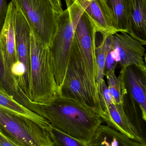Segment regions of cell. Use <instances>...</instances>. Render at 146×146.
<instances>
[{
    "instance_id": "7c38bea8",
    "label": "cell",
    "mask_w": 146,
    "mask_h": 146,
    "mask_svg": "<svg viewBox=\"0 0 146 146\" xmlns=\"http://www.w3.org/2000/svg\"><path fill=\"white\" fill-rule=\"evenodd\" d=\"M124 80L128 93L137 103L144 121H146V72L135 66L124 69Z\"/></svg>"
},
{
    "instance_id": "30bf717a",
    "label": "cell",
    "mask_w": 146,
    "mask_h": 146,
    "mask_svg": "<svg viewBox=\"0 0 146 146\" xmlns=\"http://www.w3.org/2000/svg\"><path fill=\"white\" fill-rule=\"evenodd\" d=\"M86 12L103 36L119 33L111 9L106 0H72Z\"/></svg>"
},
{
    "instance_id": "6da1fadb",
    "label": "cell",
    "mask_w": 146,
    "mask_h": 146,
    "mask_svg": "<svg viewBox=\"0 0 146 146\" xmlns=\"http://www.w3.org/2000/svg\"><path fill=\"white\" fill-rule=\"evenodd\" d=\"M37 114L62 133L88 144L103 120L97 111L76 101L58 96L45 104H37Z\"/></svg>"
},
{
    "instance_id": "cb8c5ba5",
    "label": "cell",
    "mask_w": 146,
    "mask_h": 146,
    "mask_svg": "<svg viewBox=\"0 0 146 146\" xmlns=\"http://www.w3.org/2000/svg\"><path fill=\"white\" fill-rule=\"evenodd\" d=\"M0 146H19L8 138L0 133Z\"/></svg>"
},
{
    "instance_id": "2e32d148",
    "label": "cell",
    "mask_w": 146,
    "mask_h": 146,
    "mask_svg": "<svg viewBox=\"0 0 146 146\" xmlns=\"http://www.w3.org/2000/svg\"><path fill=\"white\" fill-rule=\"evenodd\" d=\"M0 86L5 89L16 101L35 112L36 104L25 94L18 82L10 76L5 70L0 53Z\"/></svg>"
},
{
    "instance_id": "9a60e30c",
    "label": "cell",
    "mask_w": 146,
    "mask_h": 146,
    "mask_svg": "<svg viewBox=\"0 0 146 146\" xmlns=\"http://www.w3.org/2000/svg\"><path fill=\"white\" fill-rule=\"evenodd\" d=\"M130 34L146 44V0H129Z\"/></svg>"
},
{
    "instance_id": "8992f818",
    "label": "cell",
    "mask_w": 146,
    "mask_h": 146,
    "mask_svg": "<svg viewBox=\"0 0 146 146\" xmlns=\"http://www.w3.org/2000/svg\"><path fill=\"white\" fill-rule=\"evenodd\" d=\"M32 31L50 47L57 30V12L49 0H10Z\"/></svg>"
},
{
    "instance_id": "8fae6325",
    "label": "cell",
    "mask_w": 146,
    "mask_h": 146,
    "mask_svg": "<svg viewBox=\"0 0 146 146\" xmlns=\"http://www.w3.org/2000/svg\"><path fill=\"white\" fill-rule=\"evenodd\" d=\"M16 9L15 25L16 52L19 61L24 69L26 94L29 98L31 30L22 13L17 8Z\"/></svg>"
},
{
    "instance_id": "277c9868",
    "label": "cell",
    "mask_w": 146,
    "mask_h": 146,
    "mask_svg": "<svg viewBox=\"0 0 146 146\" xmlns=\"http://www.w3.org/2000/svg\"><path fill=\"white\" fill-rule=\"evenodd\" d=\"M65 1L72 21L74 36L87 74L92 85L97 89L96 26L79 5L72 0Z\"/></svg>"
},
{
    "instance_id": "5b68a950",
    "label": "cell",
    "mask_w": 146,
    "mask_h": 146,
    "mask_svg": "<svg viewBox=\"0 0 146 146\" xmlns=\"http://www.w3.org/2000/svg\"><path fill=\"white\" fill-rule=\"evenodd\" d=\"M0 132L19 146H54L49 131L0 108Z\"/></svg>"
},
{
    "instance_id": "e0dca14e",
    "label": "cell",
    "mask_w": 146,
    "mask_h": 146,
    "mask_svg": "<svg viewBox=\"0 0 146 146\" xmlns=\"http://www.w3.org/2000/svg\"><path fill=\"white\" fill-rule=\"evenodd\" d=\"M106 1L112 10L117 30L130 34L129 0Z\"/></svg>"
},
{
    "instance_id": "603a6c76",
    "label": "cell",
    "mask_w": 146,
    "mask_h": 146,
    "mask_svg": "<svg viewBox=\"0 0 146 146\" xmlns=\"http://www.w3.org/2000/svg\"><path fill=\"white\" fill-rule=\"evenodd\" d=\"M7 0H0V33L4 25L8 9Z\"/></svg>"
},
{
    "instance_id": "7402d4cb",
    "label": "cell",
    "mask_w": 146,
    "mask_h": 146,
    "mask_svg": "<svg viewBox=\"0 0 146 146\" xmlns=\"http://www.w3.org/2000/svg\"><path fill=\"white\" fill-rule=\"evenodd\" d=\"M117 64L118 62L117 60L113 48H112L110 50L106 58L105 65V74L115 71Z\"/></svg>"
},
{
    "instance_id": "3957f363",
    "label": "cell",
    "mask_w": 146,
    "mask_h": 146,
    "mask_svg": "<svg viewBox=\"0 0 146 146\" xmlns=\"http://www.w3.org/2000/svg\"><path fill=\"white\" fill-rule=\"evenodd\" d=\"M59 96L93 108L97 113L100 110L97 91L87 74L74 36Z\"/></svg>"
},
{
    "instance_id": "9c48e42d",
    "label": "cell",
    "mask_w": 146,
    "mask_h": 146,
    "mask_svg": "<svg viewBox=\"0 0 146 146\" xmlns=\"http://www.w3.org/2000/svg\"><path fill=\"white\" fill-rule=\"evenodd\" d=\"M112 47L121 68L135 66L146 72L145 44L126 32L111 36Z\"/></svg>"
},
{
    "instance_id": "4fadbf2b",
    "label": "cell",
    "mask_w": 146,
    "mask_h": 146,
    "mask_svg": "<svg viewBox=\"0 0 146 146\" xmlns=\"http://www.w3.org/2000/svg\"><path fill=\"white\" fill-rule=\"evenodd\" d=\"M88 146H146L107 125H101Z\"/></svg>"
},
{
    "instance_id": "d4e9b609",
    "label": "cell",
    "mask_w": 146,
    "mask_h": 146,
    "mask_svg": "<svg viewBox=\"0 0 146 146\" xmlns=\"http://www.w3.org/2000/svg\"><path fill=\"white\" fill-rule=\"evenodd\" d=\"M54 9L57 13H61L63 11L61 0H49Z\"/></svg>"
},
{
    "instance_id": "ba28073f",
    "label": "cell",
    "mask_w": 146,
    "mask_h": 146,
    "mask_svg": "<svg viewBox=\"0 0 146 146\" xmlns=\"http://www.w3.org/2000/svg\"><path fill=\"white\" fill-rule=\"evenodd\" d=\"M16 12L15 5L9 2L6 20L0 33V53L6 72L18 82L25 94L24 69L18 60L15 45Z\"/></svg>"
},
{
    "instance_id": "5bb4252c",
    "label": "cell",
    "mask_w": 146,
    "mask_h": 146,
    "mask_svg": "<svg viewBox=\"0 0 146 146\" xmlns=\"http://www.w3.org/2000/svg\"><path fill=\"white\" fill-rule=\"evenodd\" d=\"M0 108L17 115L27 118L49 131L50 123L46 119L18 103L5 89L0 86Z\"/></svg>"
},
{
    "instance_id": "52a82bcc",
    "label": "cell",
    "mask_w": 146,
    "mask_h": 146,
    "mask_svg": "<svg viewBox=\"0 0 146 146\" xmlns=\"http://www.w3.org/2000/svg\"><path fill=\"white\" fill-rule=\"evenodd\" d=\"M57 30L50 46L58 93L67 70L74 38L72 21L67 9L57 14Z\"/></svg>"
},
{
    "instance_id": "ffe728a7",
    "label": "cell",
    "mask_w": 146,
    "mask_h": 146,
    "mask_svg": "<svg viewBox=\"0 0 146 146\" xmlns=\"http://www.w3.org/2000/svg\"><path fill=\"white\" fill-rule=\"evenodd\" d=\"M49 133L54 146H88L87 143L69 136L52 126Z\"/></svg>"
},
{
    "instance_id": "484cf974",
    "label": "cell",
    "mask_w": 146,
    "mask_h": 146,
    "mask_svg": "<svg viewBox=\"0 0 146 146\" xmlns=\"http://www.w3.org/2000/svg\"><path fill=\"white\" fill-rule=\"evenodd\" d=\"M0 133H1V132H0Z\"/></svg>"
},
{
    "instance_id": "44dd1931",
    "label": "cell",
    "mask_w": 146,
    "mask_h": 146,
    "mask_svg": "<svg viewBox=\"0 0 146 146\" xmlns=\"http://www.w3.org/2000/svg\"><path fill=\"white\" fill-rule=\"evenodd\" d=\"M98 92L100 106V110L98 114L101 117L103 115L108 111L110 106L115 103L111 98L108 86L106 85L104 79L100 83Z\"/></svg>"
},
{
    "instance_id": "ac0fdd59",
    "label": "cell",
    "mask_w": 146,
    "mask_h": 146,
    "mask_svg": "<svg viewBox=\"0 0 146 146\" xmlns=\"http://www.w3.org/2000/svg\"><path fill=\"white\" fill-rule=\"evenodd\" d=\"M108 87L114 103L123 104L124 97L128 93L124 80V69L121 68L119 76H116L115 71L105 73Z\"/></svg>"
},
{
    "instance_id": "d6986e66",
    "label": "cell",
    "mask_w": 146,
    "mask_h": 146,
    "mask_svg": "<svg viewBox=\"0 0 146 146\" xmlns=\"http://www.w3.org/2000/svg\"><path fill=\"white\" fill-rule=\"evenodd\" d=\"M111 36H103V39L96 48V57L97 71L96 77V86L98 92L100 83L105 76V65L107 55L112 48Z\"/></svg>"
},
{
    "instance_id": "7a4b0ae2",
    "label": "cell",
    "mask_w": 146,
    "mask_h": 146,
    "mask_svg": "<svg viewBox=\"0 0 146 146\" xmlns=\"http://www.w3.org/2000/svg\"><path fill=\"white\" fill-rule=\"evenodd\" d=\"M58 96L50 47L31 30L29 99L36 104H45Z\"/></svg>"
}]
</instances>
